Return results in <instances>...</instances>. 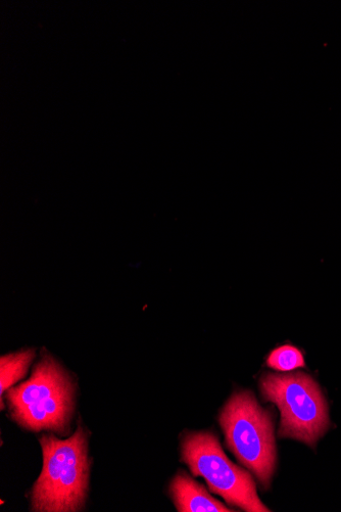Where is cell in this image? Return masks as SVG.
Segmentation results:
<instances>
[{
  "instance_id": "obj_1",
  "label": "cell",
  "mask_w": 341,
  "mask_h": 512,
  "mask_svg": "<svg viewBox=\"0 0 341 512\" xmlns=\"http://www.w3.org/2000/svg\"><path fill=\"white\" fill-rule=\"evenodd\" d=\"M43 470L32 491L33 511H80L89 482L87 437L79 427L67 440L40 439Z\"/></svg>"
},
{
  "instance_id": "obj_2",
  "label": "cell",
  "mask_w": 341,
  "mask_h": 512,
  "mask_svg": "<svg viewBox=\"0 0 341 512\" xmlns=\"http://www.w3.org/2000/svg\"><path fill=\"white\" fill-rule=\"evenodd\" d=\"M74 393L67 371L45 353L30 380L8 392L13 420L33 432L50 430L64 434L74 410Z\"/></svg>"
},
{
  "instance_id": "obj_3",
  "label": "cell",
  "mask_w": 341,
  "mask_h": 512,
  "mask_svg": "<svg viewBox=\"0 0 341 512\" xmlns=\"http://www.w3.org/2000/svg\"><path fill=\"white\" fill-rule=\"evenodd\" d=\"M219 422L226 446L264 488H269L276 465L274 427L268 410L251 392L234 394L221 412Z\"/></svg>"
},
{
  "instance_id": "obj_4",
  "label": "cell",
  "mask_w": 341,
  "mask_h": 512,
  "mask_svg": "<svg viewBox=\"0 0 341 512\" xmlns=\"http://www.w3.org/2000/svg\"><path fill=\"white\" fill-rule=\"evenodd\" d=\"M264 398L281 412L280 438H290L314 447L329 429L326 400L319 385L304 372L267 374L261 379Z\"/></svg>"
},
{
  "instance_id": "obj_5",
  "label": "cell",
  "mask_w": 341,
  "mask_h": 512,
  "mask_svg": "<svg viewBox=\"0 0 341 512\" xmlns=\"http://www.w3.org/2000/svg\"><path fill=\"white\" fill-rule=\"evenodd\" d=\"M182 460L194 477H203L211 492L229 505L248 512L271 511L259 498L251 474L226 456L214 434H187L182 442Z\"/></svg>"
},
{
  "instance_id": "obj_6",
  "label": "cell",
  "mask_w": 341,
  "mask_h": 512,
  "mask_svg": "<svg viewBox=\"0 0 341 512\" xmlns=\"http://www.w3.org/2000/svg\"><path fill=\"white\" fill-rule=\"evenodd\" d=\"M171 495L179 512H232L187 474H178L170 487Z\"/></svg>"
},
{
  "instance_id": "obj_7",
  "label": "cell",
  "mask_w": 341,
  "mask_h": 512,
  "mask_svg": "<svg viewBox=\"0 0 341 512\" xmlns=\"http://www.w3.org/2000/svg\"><path fill=\"white\" fill-rule=\"evenodd\" d=\"M34 357L35 351L33 349L2 356V360H0V370H2V403L5 392L26 376Z\"/></svg>"
},
{
  "instance_id": "obj_8",
  "label": "cell",
  "mask_w": 341,
  "mask_h": 512,
  "mask_svg": "<svg viewBox=\"0 0 341 512\" xmlns=\"http://www.w3.org/2000/svg\"><path fill=\"white\" fill-rule=\"evenodd\" d=\"M267 365L277 371L285 372L303 368L306 366V362L300 349L284 345L270 353Z\"/></svg>"
}]
</instances>
